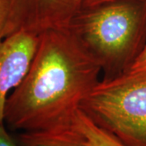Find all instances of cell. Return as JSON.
Listing matches in <instances>:
<instances>
[{
  "mask_svg": "<svg viewBox=\"0 0 146 146\" xmlns=\"http://www.w3.org/2000/svg\"><path fill=\"white\" fill-rule=\"evenodd\" d=\"M101 73L69 27L42 33L28 72L7 98L4 123L22 131L72 132Z\"/></svg>",
  "mask_w": 146,
  "mask_h": 146,
  "instance_id": "1",
  "label": "cell"
},
{
  "mask_svg": "<svg viewBox=\"0 0 146 146\" xmlns=\"http://www.w3.org/2000/svg\"><path fill=\"white\" fill-rule=\"evenodd\" d=\"M69 29L99 65L102 80H115L146 44V1L113 0L81 8Z\"/></svg>",
  "mask_w": 146,
  "mask_h": 146,
  "instance_id": "2",
  "label": "cell"
},
{
  "mask_svg": "<svg viewBox=\"0 0 146 146\" xmlns=\"http://www.w3.org/2000/svg\"><path fill=\"white\" fill-rule=\"evenodd\" d=\"M80 109L126 145L146 146V76L100 80Z\"/></svg>",
  "mask_w": 146,
  "mask_h": 146,
  "instance_id": "3",
  "label": "cell"
},
{
  "mask_svg": "<svg viewBox=\"0 0 146 146\" xmlns=\"http://www.w3.org/2000/svg\"><path fill=\"white\" fill-rule=\"evenodd\" d=\"M81 8L82 0H11L5 37L21 31L40 35L68 28Z\"/></svg>",
  "mask_w": 146,
  "mask_h": 146,
  "instance_id": "4",
  "label": "cell"
},
{
  "mask_svg": "<svg viewBox=\"0 0 146 146\" xmlns=\"http://www.w3.org/2000/svg\"><path fill=\"white\" fill-rule=\"evenodd\" d=\"M38 42L39 35L21 31L0 43V124L4 123L7 98L28 72Z\"/></svg>",
  "mask_w": 146,
  "mask_h": 146,
  "instance_id": "5",
  "label": "cell"
},
{
  "mask_svg": "<svg viewBox=\"0 0 146 146\" xmlns=\"http://www.w3.org/2000/svg\"><path fill=\"white\" fill-rule=\"evenodd\" d=\"M72 128L84 146H127L96 124L80 108L76 114Z\"/></svg>",
  "mask_w": 146,
  "mask_h": 146,
  "instance_id": "6",
  "label": "cell"
},
{
  "mask_svg": "<svg viewBox=\"0 0 146 146\" xmlns=\"http://www.w3.org/2000/svg\"><path fill=\"white\" fill-rule=\"evenodd\" d=\"M17 142L20 146H84L75 130L64 133L22 131Z\"/></svg>",
  "mask_w": 146,
  "mask_h": 146,
  "instance_id": "7",
  "label": "cell"
},
{
  "mask_svg": "<svg viewBox=\"0 0 146 146\" xmlns=\"http://www.w3.org/2000/svg\"><path fill=\"white\" fill-rule=\"evenodd\" d=\"M123 76H146V44L140 54L129 69ZM119 78V77H118Z\"/></svg>",
  "mask_w": 146,
  "mask_h": 146,
  "instance_id": "8",
  "label": "cell"
},
{
  "mask_svg": "<svg viewBox=\"0 0 146 146\" xmlns=\"http://www.w3.org/2000/svg\"><path fill=\"white\" fill-rule=\"evenodd\" d=\"M11 8V0H0V43L5 38V30Z\"/></svg>",
  "mask_w": 146,
  "mask_h": 146,
  "instance_id": "9",
  "label": "cell"
},
{
  "mask_svg": "<svg viewBox=\"0 0 146 146\" xmlns=\"http://www.w3.org/2000/svg\"><path fill=\"white\" fill-rule=\"evenodd\" d=\"M0 146H20L6 129L4 123L0 124Z\"/></svg>",
  "mask_w": 146,
  "mask_h": 146,
  "instance_id": "10",
  "label": "cell"
},
{
  "mask_svg": "<svg viewBox=\"0 0 146 146\" xmlns=\"http://www.w3.org/2000/svg\"><path fill=\"white\" fill-rule=\"evenodd\" d=\"M110 1H113V0H82V8L91 7L99 5V4L104 3L106 2H110Z\"/></svg>",
  "mask_w": 146,
  "mask_h": 146,
  "instance_id": "11",
  "label": "cell"
}]
</instances>
